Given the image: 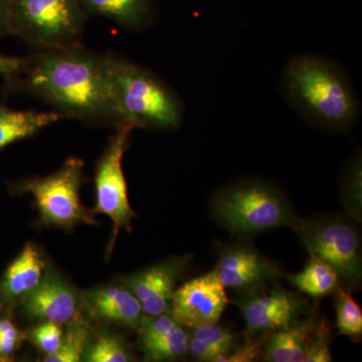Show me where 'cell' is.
Wrapping results in <instances>:
<instances>
[{
  "label": "cell",
  "instance_id": "obj_1",
  "mask_svg": "<svg viewBox=\"0 0 362 362\" xmlns=\"http://www.w3.org/2000/svg\"><path fill=\"white\" fill-rule=\"evenodd\" d=\"M11 84L54 107L63 118L116 125L109 54L81 44L33 52Z\"/></svg>",
  "mask_w": 362,
  "mask_h": 362
},
{
  "label": "cell",
  "instance_id": "obj_2",
  "mask_svg": "<svg viewBox=\"0 0 362 362\" xmlns=\"http://www.w3.org/2000/svg\"><path fill=\"white\" fill-rule=\"evenodd\" d=\"M285 101L305 122L326 132L346 133L361 117V103L349 74L321 54H295L280 81Z\"/></svg>",
  "mask_w": 362,
  "mask_h": 362
},
{
  "label": "cell",
  "instance_id": "obj_3",
  "mask_svg": "<svg viewBox=\"0 0 362 362\" xmlns=\"http://www.w3.org/2000/svg\"><path fill=\"white\" fill-rule=\"evenodd\" d=\"M111 96L117 124L149 130H175L185 104L168 83L148 68L109 54Z\"/></svg>",
  "mask_w": 362,
  "mask_h": 362
},
{
  "label": "cell",
  "instance_id": "obj_4",
  "mask_svg": "<svg viewBox=\"0 0 362 362\" xmlns=\"http://www.w3.org/2000/svg\"><path fill=\"white\" fill-rule=\"evenodd\" d=\"M216 220L235 235H255L291 226L299 216L285 194L268 181L245 180L233 183L214 195Z\"/></svg>",
  "mask_w": 362,
  "mask_h": 362
},
{
  "label": "cell",
  "instance_id": "obj_5",
  "mask_svg": "<svg viewBox=\"0 0 362 362\" xmlns=\"http://www.w3.org/2000/svg\"><path fill=\"white\" fill-rule=\"evenodd\" d=\"M11 35L33 52L81 44L89 18L80 0H8Z\"/></svg>",
  "mask_w": 362,
  "mask_h": 362
},
{
  "label": "cell",
  "instance_id": "obj_6",
  "mask_svg": "<svg viewBox=\"0 0 362 362\" xmlns=\"http://www.w3.org/2000/svg\"><path fill=\"white\" fill-rule=\"evenodd\" d=\"M292 228L309 256L325 262L351 289L361 286V240L356 225L342 216H329L299 218Z\"/></svg>",
  "mask_w": 362,
  "mask_h": 362
},
{
  "label": "cell",
  "instance_id": "obj_7",
  "mask_svg": "<svg viewBox=\"0 0 362 362\" xmlns=\"http://www.w3.org/2000/svg\"><path fill=\"white\" fill-rule=\"evenodd\" d=\"M84 162L68 159L57 173L45 177L28 178L11 185L16 194H30L39 207L40 218L45 225L71 228L78 223H93L94 218L80 201Z\"/></svg>",
  "mask_w": 362,
  "mask_h": 362
},
{
  "label": "cell",
  "instance_id": "obj_8",
  "mask_svg": "<svg viewBox=\"0 0 362 362\" xmlns=\"http://www.w3.org/2000/svg\"><path fill=\"white\" fill-rule=\"evenodd\" d=\"M115 128L103 156L98 162L95 178L96 206L92 211L106 214L113 223L108 254L114 247L120 228L129 230L131 221L135 216L128 201L127 185L122 166L124 153L129 145L131 133L134 128L122 123L116 124Z\"/></svg>",
  "mask_w": 362,
  "mask_h": 362
},
{
  "label": "cell",
  "instance_id": "obj_9",
  "mask_svg": "<svg viewBox=\"0 0 362 362\" xmlns=\"http://www.w3.org/2000/svg\"><path fill=\"white\" fill-rule=\"evenodd\" d=\"M264 290L242 295L233 301L244 317L247 334L286 329L311 312L308 300L297 293L277 285L269 291Z\"/></svg>",
  "mask_w": 362,
  "mask_h": 362
},
{
  "label": "cell",
  "instance_id": "obj_10",
  "mask_svg": "<svg viewBox=\"0 0 362 362\" xmlns=\"http://www.w3.org/2000/svg\"><path fill=\"white\" fill-rule=\"evenodd\" d=\"M214 271L226 289L242 295L265 289L282 274L277 263L246 242L221 245Z\"/></svg>",
  "mask_w": 362,
  "mask_h": 362
},
{
  "label": "cell",
  "instance_id": "obj_11",
  "mask_svg": "<svg viewBox=\"0 0 362 362\" xmlns=\"http://www.w3.org/2000/svg\"><path fill=\"white\" fill-rule=\"evenodd\" d=\"M228 302L226 288L213 270L176 289L169 309L180 325L195 328L218 323Z\"/></svg>",
  "mask_w": 362,
  "mask_h": 362
},
{
  "label": "cell",
  "instance_id": "obj_12",
  "mask_svg": "<svg viewBox=\"0 0 362 362\" xmlns=\"http://www.w3.org/2000/svg\"><path fill=\"white\" fill-rule=\"evenodd\" d=\"M188 263L189 257L168 259L127 279V288L139 300L144 313L158 316L169 310L176 283Z\"/></svg>",
  "mask_w": 362,
  "mask_h": 362
},
{
  "label": "cell",
  "instance_id": "obj_13",
  "mask_svg": "<svg viewBox=\"0 0 362 362\" xmlns=\"http://www.w3.org/2000/svg\"><path fill=\"white\" fill-rule=\"evenodd\" d=\"M75 291L59 277L47 274L25 295V311L32 318L59 324L73 320L78 312Z\"/></svg>",
  "mask_w": 362,
  "mask_h": 362
},
{
  "label": "cell",
  "instance_id": "obj_14",
  "mask_svg": "<svg viewBox=\"0 0 362 362\" xmlns=\"http://www.w3.org/2000/svg\"><path fill=\"white\" fill-rule=\"evenodd\" d=\"M138 327L140 346L147 361H173L187 354V332L170 315L142 317Z\"/></svg>",
  "mask_w": 362,
  "mask_h": 362
},
{
  "label": "cell",
  "instance_id": "obj_15",
  "mask_svg": "<svg viewBox=\"0 0 362 362\" xmlns=\"http://www.w3.org/2000/svg\"><path fill=\"white\" fill-rule=\"evenodd\" d=\"M88 16L106 18L129 32H143L156 23V0H80Z\"/></svg>",
  "mask_w": 362,
  "mask_h": 362
},
{
  "label": "cell",
  "instance_id": "obj_16",
  "mask_svg": "<svg viewBox=\"0 0 362 362\" xmlns=\"http://www.w3.org/2000/svg\"><path fill=\"white\" fill-rule=\"evenodd\" d=\"M87 299L90 309L100 319L128 327H137L141 321V303L127 287L102 288L88 293Z\"/></svg>",
  "mask_w": 362,
  "mask_h": 362
},
{
  "label": "cell",
  "instance_id": "obj_17",
  "mask_svg": "<svg viewBox=\"0 0 362 362\" xmlns=\"http://www.w3.org/2000/svg\"><path fill=\"white\" fill-rule=\"evenodd\" d=\"M315 317L308 314L289 328L267 335L262 358L267 362H305L306 343L315 326Z\"/></svg>",
  "mask_w": 362,
  "mask_h": 362
},
{
  "label": "cell",
  "instance_id": "obj_18",
  "mask_svg": "<svg viewBox=\"0 0 362 362\" xmlns=\"http://www.w3.org/2000/svg\"><path fill=\"white\" fill-rule=\"evenodd\" d=\"M44 267L37 247L26 246L4 274L0 284V302L11 301L32 291L42 279Z\"/></svg>",
  "mask_w": 362,
  "mask_h": 362
},
{
  "label": "cell",
  "instance_id": "obj_19",
  "mask_svg": "<svg viewBox=\"0 0 362 362\" xmlns=\"http://www.w3.org/2000/svg\"><path fill=\"white\" fill-rule=\"evenodd\" d=\"M63 119L58 112L16 111L0 106V149L32 137Z\"/></svg>",
  "mask_w": 362,
  "mask_h": 362
},
{
  "label": "cell",
  "instance_id": "obj_20",
  "mask_svg": "<svg viewBox=\"0 0 362 362\" xmlns=\"http://www.w3.org/2000/svg\"><path fill=\"white\" fill-rule=\"evenodd\" d=\"M237 335L218 323L192 328L188 351L197 361L221 362L237 345Z\"/></svg>",
  "mask_w": 362,
  "mask_h": 362
},
{
  "label": "cell",
  "instance_id": "obj_21",
  "mask_svg": "<svg viewBox=\"0 0 362 362\" xmlns=\"http://www.w3.org/2000/svg\"><path fill=\"white\" fill-rule=\"evenodd\" d=\"M287 280L298 291L314 299H320L337 291L341 279L325 262L310 256L303 270L290 274Z\"/></svg>",
  "mask_w": 362,
  "mask_h": 362
},
{
  "label": "cell",
  "instance_id": "obj_22",
  "mask_svg": "<svg viewBox=\"0 0 362 362\" xmlns=\"http://www.w3.org/2000/svg\"><path fill=\"white\" fill-rule=\"evenodd\" d=\"M335 294L337 327L339 334L358 339L362 335V311L351 294V288H337Z\"/></svg>",
  "mask_w": 362,
  "mask_h": 362
},
{
  "label": "cell",
  "instance_id": "obj_23",
  "mask_svg": "<svg viewBox=\"0 0 362 362\" xmlns=\"http://www.w3.org/2000/svg\"><path fill=\"white\" fill-rule=\"evenodd\" d=\"M361 153L357 151L345 166L341 178L342 201L354 220L361 221L362 216Z\"/></svg>",
  "mask_w": 362,
  "mask_h": 362
},
{
  "label": "cell",
  "instance_id": "obj_24",
  "mask_svg": "<svg viewBox=\"0 0 362 362\" xmlns=\"http://www.w3.org/2000/svg\"><path fill=\"white\" fill-rule=\"evenodd\" d=\"M83 357L89 362H127L131 359L123 340L111 334L101 335L86 346Z\"/></svg>",
  "mask_w": 362,
  "mask_h": 362
},
{
  "label": "cell",
  "instance_id": "obj_25",
  "mask_svg": "<svg viewBox=\"0 0 362 362\" xmlns=\"http://www.w3.org/2000/svg\"><path fill=\"white\" fill-rule=\"evenodd\" d=\"M88 339V331L83 324H74L63 337L61 346L52 356H45L47 362H78L82 361Z\"/></svg>",
  "mask_w": 362,
  "mask_h": 362
},
{
  "label": "cell",
  "instance_id": "obj_26",
  "mask_svg": "<svg viewBox=\"0 0 362 362\" xmlns=\"http://www.w3.org/2000/svg\"><path fill=\"white\" fill-rule=\"evenodd\" d=\"M330 349V327L327 319L323 317L315 323L306 343L305 362L332 361Z\"/></svg>",
  "mask_w": 362,
  "mask_h": 362
},
{
  "label": "cell",
  "instance_id": "obj_27",
  "mask_svg": "<svg viewBox=\"0 0 362 362\" xmlns=\"http://www.w3.org/2000/svg\"><path fill=\"white\" fill-rule=\"evenodd\" d=\"M32 342L44 352L45 356H52L59 349L63 340V331L59 324L45 321L33 331Z\"/></svg>",
  "mask_w": 362,
  "mask_h": 362
},
{
  "label": "cell",
  "instance_id": "obj_28",
  "mask_svg": "<svg viewBox=\"0 0 362 362\" xmlns=\"http://www.w3.org/2000/svg\"><path fill=\"white\" fill-rule=\"evenodd\" d=\"M267 334H247L246 340L240 345H235V349L223 358L221 362H251L259 358L263 354L264 343Z\"/></svg>",
  "mask_w": 362,
  "mask_h": 362
},
{
  "label": "cell",
  "instance_id": "obj_29",
  "mask_svg": "<svg viewBox=\"0 0 362 362\" xmlns=\"http://www.w3.org/2000/svg\"><path fill=\"white\" fill-rule=\"evenodd\" d=\"M23 333L8 318L0 319V357L8 356L23 340Z\"/></svg>",
  "mask_w": 362,
  "mask_h": 362
},
{
  "label": "cell",
  "instance_id": "obj_30",
  "mask_svg": "<svg viewBox=\"0 0 362 362\" xmlns=\"http://www.w3.org/2000/svg\"><path fill=\"white\" fill-rule=\"evenodd\" d=\"M23 61V58L0 54V75L4 76L8 81L20 71Z\"/></svg>",
  "mask_w": 362,
  "mask_h": 362
},
{
  "label": "cell",
  "instance_id": "obj_31",
  "mask_svg": "<svg viewBox=\"0 0 362 362\" xmlns=\"http://www.w3.org/2000/svg\"><path fill=\"white\" fill-rule=\"evenodd\" d=\"M11 35L8 0H0V37Z\"/></svg>",
  "mask_w": 362,
  "mask_h": 362
},
{
  "label": "cell",
  "instance_id": "obj_32",
  "mask_svg": "<svg viewBox=\"0 0 362 362\" xmlns=\"http://www.w3.org/2000/svg\"><path fill=\"white\" fill-rule=\"evenodd\" d=\"M0 307H1V304H0Z\"/></svg>",
  "mask_w": 362,
  "mask_h": 362
}]
</instances>
